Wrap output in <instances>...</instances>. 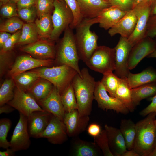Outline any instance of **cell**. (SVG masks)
Here are the masks:
<instances>
[{"instance_id":"cell-53","label":"cell","mask_w":156,"mask_h":156,"mask_svg":"<svg viewBox=\"0 0 156 156\" xmlns=\"http://www.w3.org/2000/svg\"><path fill=\"white\" fill-rule=\"evenodd\" d=\"M121 156H140V155L135 151L132 149L129 150H127Z\"/></svg>"},{"instance_id":"cell-10","label":"cell","mask_w":156,"mask_h":156,"mask_svg":"<svg viewBox=\"0 0 156 156\" xmlns=\"http://www.w3.org/2000/svg\"><path fill=\"white\" fill-rule=\"evenodd\" d=\"M94 96L98 107L103 110H113L124 114L129 112L119 99L107 94L101 81L96 82Z\"/></svg>"},{"instance_id":"cell-39","label":"cell","mask_w":156,"mask_h":156,"mask_svg":"<svg viewBox=\"0 0 156 156\" xmlns=\"http://www.w3.org/2000/svg\"><path fill=\"white\" fill-rule=\"evenodd\" d=\"M96 144L105 156H114L109 146L107 133L105 129L102 130L97 136L94 138Z\"/></svg>"},{"instance_id":"cell-11","label":"cell","mask_w":156,"mask_h":156,"mask_svg":"<svg viewBox=\"0 0 156 156\" xmlns=\"http://www.w3.org/2000/svg\"><path fill=\"white\" fill-rule=\"evenodd\" d=\"M133 47L127 38L120 36L114 49L115 69L114 74L118 77H127L130 72L127 62Z\"/></svg>"},{"instance_id":"cell-12","label":"cell","mask_w":156,"mask_h":156,"mask_svg":"<svg viewBox=\"0 0 156 156\" xmlns=\"http://www.w3.org/2000/svg\"><path fill=\"white\" fill-rule=\"evenodd\" d=\"M19 118L10 141V147L14 152L26 150L31 143L27 127V117L19 113Z\"/></svg>"},{"instance_id":"cell-28","label":"cell","mask_w":156,"mask_h":156,"mask_svg":"<svg viewBox=\"0 0 156 156\" xmlns=\"http://www.w3.org/2000/svg\"><path fill=\"white\" fill-rule=\"evenodd\" d=\"M53 85L49 81L40 78L29 89L27 92L36 101L46 97L51 91Z\"/></svg>"},{"instance_id":"cell-24","label":"cell","mask_w":156,"mask_h":156,"mask_svg":"<svg viewBox=\"0 0 156 156\" xmlns=\"http://www.w3.org/2000/svg\"><path fill=\"white\" fill-rule=\"evenodd\" d=\"M131 89L137 88L145 84L156 82V70L149 67L138 73L130 72L126 77Z\"/></svg>"},{"instance_id":"cell-26","label":"cell","mask_w":156,"mask_h":156,"mask_svg":"<svg viewBox=\"0 0 156 156\" xmlns=\"http://www.w3.org/2000/svg\"><path fill=\"white\" fill-rule=\"evenodd\" d=\"M115 97L121 101L129 112H132L134 111L135 108L132 103L131 89L128 84L126 77L121 78L115 92Z\"/></svg>"},{"instance_id":"cell-13","label":"cell","mask_w":156,"mask_h":156,"mask_svg":"<svg viewBox=\"0 0 156 156\" xmlns=\"http://www.w3.org/2000/svg\"><path fill=\"white\" fill-rule=\"evenodd\" d=\"M68 136L63 122L52 114L45 129L36 138H45L52 144H60L66 141Z\"/></svg>"},{"instance_id":"cell-46","label":"cell","mask_w":156,"mask_h":156,"mask_svg":"<svg viewBox=\"0 0 156 156\" xmlns=\"http://www.w3.org/2000/svg\"><path fill=\"white\" fill-rule=\"evenodd\" d=\"M7 52L0 53V76H2L8 68L10 63Z\"/></svg>"},{"instance_id":"cell-36","label":"cell","mask_w":156,"mask_h":156,"mask_svg":"<svg viewBox=\"0 0 156 156\" xmlns=\"http://www.w3.org/2000/svg\"><path fill=\"white\" fill-rule=\"evenodd\" d=\"M23 22L17 16L9 18L1 24L0 31L14 33L22 29Z\"/></svg>"},{"instance_id":"cell-44","label":"cell","mask_w":156,"mask_h":156,"mask_svg":"<svg viewBox=\"0 0 156 156\" xmlns=\"http://www.w3.org/2000/svg\"><path fill=\"white\" fill-rule=\"evenodd\" d=\"M111 6L118 7L122 10L128 11L133 9L135 0H106Z\"/></svg>"},{"instance_id":"cell-57","label":"cell","mask_w":156,"mask_h":156,"mask_svg":"<svg viewBox=\"0 0 156 156\" xmlns=\"http://www.w3.org/2000/svg\"><path fill=\"white\" fill-rule=\"evenodd\" d=\"M10 0H0L1 6L6 3Z\"/></svg>"},{"instance_id":"cell-5","label":"cell","mask_w":156,"mask_h":156,"mask_svg":"<svg viewBox=\"0 0 156 156\" xmlns=\"http://www.w3.org/2000/svg\"><path fill=\"white\" fill-rule=\"evenodd\" d=\"M31 70L36 72L40 78L51 82L60 94L78 73L75 69L65 65L51 67H43Z\"/></svg>"},{"instance_id":"cell-40","label":"cell","mask_w":156,"mask_h":156,"mask_svg":"<svg viewBox=\"0 0 156 156\" xmlns=\"http://www.w3.org/2000/svg\"><path fill=\"white\" fill-rule=\"evenodd\" d=\"M72 11L74 19L72 24L69 26L73 29L75 28L77 25L83 19L80 13L79 8L77 0H64Z\"/></svg>"},{"instance_id":"cell-21","label":"cell","mask_w":156,"mask_h":156,"mask_svg":"<svg viewBox=\"0 0 156 156\" xmlns=\"http://www.w3.org/2000/svg\"><path fill=\"white\" fill-rule=\"evenodd\" d=\"M128 12L115 6H111L104 9L97 17L99 27L105 30L109 29L114 26Z\"/></svg>"},{"instance_id":"cell-56","label":"cell","mask_w":156,"mask_h":156,"mask_svg":"<svg viewBox=\"0 0 156 156\" xmlns=\"http://www.w3.org/2000/svg\"><path fill=\"white\" fill-rule=\"evenodd\" d=\"M147 57L148 58H156V47L153 52Z\"/></svg>"},{"instance_id":"cell-18","label":"cell","mask_w":156,"mask_h":156,"mask_svg":"<svg viewBox=\"0 0 156 156\" xmlns=\"http://www.w3.org/2000/svg\"><path fill=\"white\" fill-rule=\"evenodd\" d=\"M20 49L36 58L54 60L55 57L56 47L52 42L38 40L25 45L21 47Z\"/></svg>"},{"instance_id":"cell-2","label":"cell","mask_w":156,"mask_h":156,"mask_svg":"<svg viewBox=\"0 0 156 156\" xmlns=\"http://www.w3.org/2000/svg\"><path fill=\"white\" fill-rule=\"evenodd\" d=\"M156 112L151 113L136 124V132L133 149L141 156H150L155 150Z\"/></svg>"},{"instance_id":"cell-34","label":"cell","mask_w":156,"mask_h":156,"mask_svg":"<svg viewBox=\"0 0 156 156\" xmlns=\"http://www.w3.org/2000/svg\"><path fill=\"white\" fill-rule=\"evenodd\" d=\"M103 75L101 81L102 84L109 94L115 97V92L120 83L121 78L112 71L106 72Z\"/></svg>"},{"instance_id":"cell-48","label":"cell","mask_w":156,"mask_h":156,"mask_svg":"<svg viewBox=\"0 0 156 156\" xmlns=\"http://www.w3.org/2000/svg\"><path fill=\"white\" fill-rule=\"evenodd\" d=\"M87 129L88 134L94 138L99 135L102 131L100 126L96 123L90 124L88 127Z\"/></svg>"},{"instance_id":"cell-9","label":"cell","mask_w":156,"mask_h":156,"mask_svg":"<svg viewBox=\"0 0 156 156\" xmlns=\"http://www.w3.org/2000/svg\"><path fill=\"white\" fill-rule=\"evenodd\" d=\"M6 104L11 105L27 117L34 112L45 111L30 94L16 87L13 98Z\"/></svg>"},{"instance_id":"cell-8","label":"cell","mask_w":156,"mask_h":156,"mask_svg":"<svg viewBox=\"0 0 156 156\" xmlns=\"http://www.w3.org/2000/svg\"><path fill=\"white\" fill-rule=\"evenodd\" d=\"M153 1L140 3L133 9L137 16L136 23L133 32L127 38L133 47L146 36L147 25L151 16V6Z\"/></svg>"},{"instance_id":"cell-23","label":"cell","mask_w":156,"mask_h":156,"mask_svg":"<svg viewBox=\"0 0 156 156\" xmlns=\"http://www.w3.org/2000/svg\"><path fill=\"white\" fill-rule=\"evenodd\" d=\"M83 18H93L98 17L104 9L111 5L106 0H77Z\"/></svg>"},{"instance_id":"cell-38","label":"cell","mask_w":156,"mask_h":156,"mask_svg":"<svg viewBox=\"0 0 156 156\" xmlns=\"http://www.w3.org/2000/svg\"><path fill=\"white\" fill-rule=\"evenodd\" d=\"M54 0H35V6L38 18L53 12Z\"/></svg>"},{"instance_id":"cell-3","label":"cell","mask_w":156,"mask_h":156,"mask_svg":"<svg viewBox=\"0 0 156 156\" xmlns=\"http://www.w3.org/2000/svg\"><path fill=\"white\" fill-rule=\"evenodd\" d=\"M98 23L97 17L93 18H83L75 28V41L80 60L85 63L90 58L98 46V37L90 30L93 25Z\"/></svg>"},{"instance_id":"cell-25","label":"cell","mask_w":156,"mask_h":156,"mask_svg":"<svg viewBox=\"0 0 156 156\" xmlns=\"http://www.w3.org/2000/svg\"><path fill=\"white\" fill-rule=\"evenodd\" d=\"M100 148L94 142H88L76 138L73 140L71 152L75 156H97Z\"/></svg>"},{"instance_id":"cell-59","label":"cell","mask_w":156,"mask_h":156,"mask_svg":"<svg viewBox=\"0 0 156 156\" xmlns=\"http://www.w3.org/2000/svg\"><path fill=\"white\" fill-rule=\"evenodd\" d=\"M150 156H156V149L152 152Z\"/></svg>"},{"instance_id":"cell-49","label":"cell","mask_w":156,"mask_h":156,"mask_svg":"<svg viewBox=\"0 0 156 156\" xmlns=\"http://www.w3.org/2000/svg\"><path fill=\"white\" fill-rule=\"evenodd\" d=\"M35 0H20L16 3L17 10L35 5Z\"/></svg>"},{"instance_id":"cell-6","label":"cell","mask_w":156,"mask_h":156,"mask_svg":"<svg viewBox=\"0 0 156 156\" xmlns=\"http://www.w3.org/2000/svg\"><path fill=\"white\" fill-rule=\"evenodd\" d=\"M52 15L53 29L49 38L51 41L57 40L61 33L72 23L73 12L64 0H54Z\"/></svg>"},{"instance_id":"cell-27","label":"cell","mask_w":156,"mask_h":156,"mask_svg":"<svg viewBox=\"0 0 156 156\" xmlns=\"http://www.w3.org/2000/svg\"><path fill=\"white\" fill-rule=\"evenodd\" d=\"M156 94V82L144 85L131 89V94L134 107L138 105L143 99Z\"/></svg>"},{"instance_id":"cell-16","label":"cell","mask_w":156,"mask_h":156,"mask_svg":"<svg viewBox=\"0 0 156 156\" xmlns=\"http://www.w3.org/2000/svg\"><path fill=\"white\" fill-rule=\"evenodd\" d=\"M37 101L44 111L52 114L63 122L65 111L60 93L54 86L46 97Z\"/></svg>"},{"instance_id":"cell-7","label":"cell","mask_w":156,"mask_h":156,"mask_svg":"<svg viewBox=\"0 0 156 156\" xmlns=\"http://www.w3.org/2000/svg\"><path fill=\"white\" fill-rule=\"evenodd\" d=\"M85 63L90 69L103 74L114 70V48L104 45L98 46Z\"/></svg>"},{"instance_id":"cell-51","label":"cell","mask_w":156,"mask_h":156,"mask_svg":"<svg viewBox=\"0 0 156 156\" xmlns=\"http://www.w3.org/2000/svg\"><path fill=\"white\" fill-rule=\"evenodd\" d=\"M15 109L9 105L7 104L0 106V114H8L13 111Z\"/></svg>"},{"instance_id":"cell-19","label":"cell","mask_w":156,"mask_h":156,"mask_svg":"<svg viewBox=\"0 0 156 156\" xmlns=\"http://www.w3.org/2000/svg\"><path fill=\"white\" fill-rule=\"evenodd\" d=\"M137 16L133 9L128 11L113 27L109 29L111 36L119 34L121 36L128 38L133 32L136 25Z\"/></svg>"},{"instance_id":"cell-15","label":"cell","mask_w":156,"mask_h":156,"mask_svg":"<svg viewBox=\"0 0 156 156\" xmlns=\"http://www.w3.org/2000/svg\"><path fill=\"white\" fill-rule=\"evenodd\" d=\"M54 63L53 59H42L28 55H21L17 58L12 66L8 73L12 77L30 70L49 66Z\"/></svg>"},{"instance_id":"cell-58","label":"cell","mask_w":156,"mask_h":156,"mask_svg":"<svg viewBox=\"0 0 156 156\" xmlns=\"http://www.w3.org/2000/svg\"><path fill=\"white\" fill-rule=\"evenodd\" d=\"M155 135H156V137H155V150L156 149V119H155Z\"/></svg>"},{"instance_id":"cell-32","label":"cell","mask_w":156,"mask_h":156,"mask_svg":"<svg viewBox=\"0 0 156 156\" xmlns=\"http://www.w3.org/2000/svg\"><path fill=\"white\" fill-rule=\"evenodd\" d=\"M35 23L36 26L39 37L49 38L53 29L51 14H45L36 19Z\"/></svg>"},{"instance_id":"cell-14","label":"cell","mask_w":156,"mask_h":156,"mask_svg":"<svg viewBox=\"0 0 156 156\" xmlns=\"http://www.w3.org/2000/svg\"><path fill=\"white\" fill-rule=\"evenodd\" d=\"M156 47V42L153 38L146 36L132 48L127 62L129 70L134 69L144 58L152 53Z\"/></svg>"},{"instance_id":"cell-20","label":"cell","mask_w":156,"mask_h":156,"mask_svg":"<svg viewBox=\"0 0 156 156\" xmlns=\"http://www.w3.org/2000/svg\"><path fill=\"white\" fill-rule=\"evenodd\" d=\"M52 114L46 111H36L27 117V127L30 137L36 138L45 130Z\"/></svg>"},{"instance_id":"cell-29","label":"cell","mask_w":156,"mask_h":156,"mask_svg":"<svg viewBox=\"0 0 156 156\" xmlns=\"http://www.w3.org/2000/svg\"><path fill=\"white\" fill-rule=\"evenodd\" d=\"M120 130L124 139L127 150L133 149L136 134V124L130 119H122Z\"/></svg>"},{"instance_id":"cell-60","label":"cell","mask_w":156,"mask_h":156,"mask_svg":"<svg viewBox=\"0 0 156 156\" xmlns=\"http://www.w3.org/2000/svg\"><path fill=\"white\" fill-rule=\"evenodd\" d=\"M20 0H10V1L15 3H16Z\"/></svg>"},{"instance_id":"cell-42","label":"cell","mask_w":156,"mask_h":156,"mask_svg":"<svg viewBox=\"0 0 156 156\" xmlns=\"http://www.w3.org/2000/svg\"><path fill=\"white\" fill-rule=\"evenodd\" d=\"M0 14L3 17L9 18L18 15L16 3L10 1L1 6Z\"/></svg>"},{"instance_id":"cell-50","label":"cell","mask_w":156,"mask_h":156,"mask_svg":"<svg viewBox=\"0 0 156 156\" xmlns=\"http://www.w3.org/2000/svg\"><path fill=\"white\" fill-rule=\"evenodd\" d=\"M12 34L5 31H0V48L1 49Z\"/></svg>"},{"instance_id":"cell-17","label":"cell","mask_w":156,"mask_h":156,"mask_svg":"<svg viewBox=\"0 0 156 156\" xmlns=\"http://www.w3.org/2000/svg\"><path fill=\"white\" fill-rule=\"evenodd\" d=\"M89 121V116H80L77 109L65 112L63 122L68 135L75 137L83 132L87 128Z\"/></svg>"},{"instance_id":"cell-33","label":"cell","mask_w":156,"mask_h":156,"mask_svg":"<svg viewBox=\"0 0 156 156\" xmlns=\"http://www.w3.org/2000/svg\"><path fill=\"white\" fill-rule=\"evenodd\" d=\"M60 95L65 112L77 109L76 99L71 83L65 89Z\"/></svg>"},{"instance_id":"cell-30","label":"cell","mask_w":156,"mask_h":156,"mask_svg":"<svg viewBox=\"0 0 156 156\" xmlns=\"http://www.w3.org/2000/svg\"><path fill=\"white\" fill-rule=\"evenodd\" d=\"M11 78L16 87L26 92L40 78L37 73L32 70L21 73Z\"/></svg>"},{"instance_id":"cell-45","label":"cell","mask_w":156,"mask_h":156,"mask_svg":"<svg viewBox=\"0 0 156 156\" xmlns=\"http://www.w3.org/2000/svg\"><path fill=\"white\" fill-rule=\"evenodd\" d=\"M146 36L152 38L156 37V15L150 16L147 25Z\"/></svg>"},{"instance_id":"cell-41","label":"cell","mask_w":156,"mask_h":156,"mask_svg":"<svg viewBox=\"0 0 156 156\" xmlns=\"http://www.w3.org/2000/svg\"><path fill=\"white\" fill-rule=\"evenodd\" d=\"M18 16L27 23H33L37 15L35 5L17 10Z\"/></svg>"},{"instance_id":"cell-22","label":"cell","mask_w":156,"mask_h":156,"mask_svg":"<svg viewBox=\"0 0 156 156\" xmlns=\"http://www.w3.org/2000/svg\"><path fill=\"white\" fill-rule=\"evenodd\" d=\"M104 128L111 152L114 156H121L127 149L124 139L120 129L107 124L105 125Z\"/></svg>"},{"instance_id":"cell-55","label":"cell","mask_w":156,"mask_h":156,"mask_svg":"<svg viewBox=\"0 0 156 156\" xmlns=\"http://www.w3.org/2000/svg\"><path fill=\"white\" fill-rule=\"evenodd\" d=\"M153 0H135L133 9L136 5L140 3L150 2Z\"/></svg>"},{"instance_id":"cell-52","label":"cell","mask_w":156,"mask_h":156,"mask_svg":"<svg viewBox=\"0 0 156 156\" xmlns=\"http://www.w3.org/2000/svg\"><path fill=\"white\" fill-rule=\"evenodd\" d=\"M6 151H0V156H12L15 155V152L11 148H8Z\"/></svg>"},{"instance_id":"cell-43","label":"cell","mask_w":156,"mask_h":156,"mask_svg":"<svg viewBox=\"0 0 156 156\" xmlns=\"http://www.w3.org/2000/svg\"><path fill=\"white\" fill-rule=\"evenodd\" d=\"M21 33V29H20L12 34L1 49L0 53H6L11 50L18 42Z\"/></svg>"},{"instance_id":"cell-54","label":"cell","mask_w":156,"mask_h":156,"mask_svg":"<svg viewBox=\"0 0 156 156\" xmlns=\"http://www.w3.org/2000/svg\"><path fill=\"white\" fill-rule=\"evenodd\" d=\"M156 15V0H153L151 6V16Z\"/></svg>"},{"instance_id":"cell-37","label":"cell","mask_w":156,"mask_h":156,"mask_svg":"<svg viewBox=\"0 0 156 156\" xmlns=\"http://www.w3.org/2000/svg\"><path fill=\"white\" fill-rule=\"evenodd\" d=\"M12 123L9 119L3 118L0 120V147L6 149L10 147V142L8 141L7 137L11 128Z\"/></svg>"},{"instance_id":"cell-47","label":"cell","mask_w":156,"mask_h":156,"mask_svg":"<svg viewBox=\"0 0 156 156\" xmlns=\"http://www.w3.org/2000/svg\"><path fill=\"white\" fill-rule=\"evenodd\" d=\"M151 100L152 101L150 104L140 112L141 116H144L151 113L156 112V94L151 98Z\"/></svg>"},{"instance_id":"cell-4","label":"cell","mask_w":156,"mask_h":156,"mask_svg":"<svg viewBox=\"0 0 156 156\" xmlns=\"http://www.w3.org/2000/svg\"><path fill=\"white\" fill-rule=\"evenodd\" d=\"M55 63L59 65H65L75 69L81 77V70L79 66L80 60L73 29L69 26L65 30L63 37L56 48Z\"/></svg>"},{"instance_id":"cell-31","label":"cell","mask_w":156,"mask_h":156,"mask_svg":"<svg viewBox=\"0 0 156 156\" xmlns=\"http://www.w3.org/2000/svg\"><path fill=\"white\" fill-rule=\"evenodd\" d=\"M39 36L35 23H25L21 29V33L16 44L26 45L38 40Z\"/></svg>"},{"instance_id":"cell-35","label":"cell","mask_w":156,"mask_h":156,"mask_svg":"<svg viewBox=\"0 0 156 156\" xmlns=\"http://www.w3.org/2000/svg\"><path fill=\"white\" fill-rule=\"evenodd\" d=\"M15 85L12 78L5 80L0 88V106L12 99L14 95Z\"/></svg>"},{"instance_id":"cell-1","label":"cell","mask_w":156,"mask_h":156,"mask_svg":"<svg viewBox=\"0 0 156 156\" xmlns=\"http://www.w3.org/2000/svg\"><path fill=\"white\" fill-rule=\"evenodd\" d=\"M82 77L77 73L71 83L75 92L80 115L89 116L92 110V103L94 99V92L96 82L89 73L88 69L81 70Z\"/></svg>"}]
</instances>
